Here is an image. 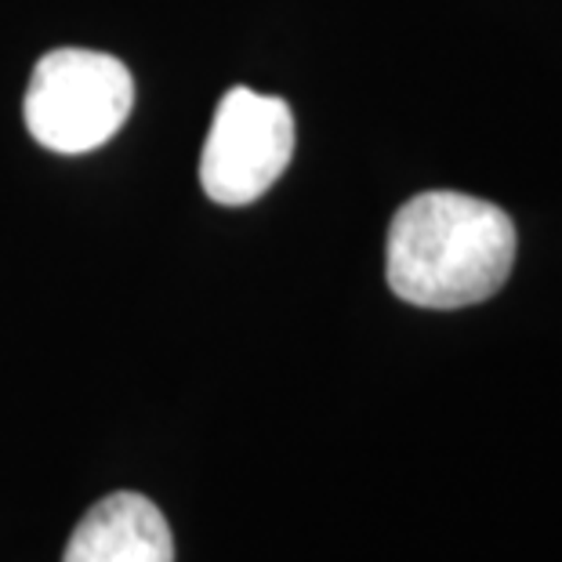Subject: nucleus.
<instances>
[{"mask_svg":"<svg viewBox=\"0 0 562 562\" xmlns=\"http://www.w3.org/2000/svg\"><path fill=\"white\" fill-rule=\"evenodd\" d=\"M516 266V225L469 193H422L389 225L385 277L417 308H464L494 297Z\"/></svg>","mask_w":562,"mask_h":562,"instance_id":"f257e3e1","label":"nucleus"},{"mask_svg":"<svg viewBox=\"0 0 562 562\" xmlns=\"http://www.w3.org/2000/svg\"><path fill=\"white\" fill-rule=\"evenodd\" d=\"M135 80L121 58L83 47H55L33 66L26 102L30 135L44 149L77 157L105 146L124 127Z\"/></svg>","mask_w":562,"mask_h":562,"instance_id":"f03ea898","label":"nucleus"},{"mask_svg":"<svg viewBox=\"0 0 562 562\" xmlns=\"http://www.w3.org/2000/svg\"><path fill=\"white\" fill-rule=\"evenodd\" d=\"M294 157V113L277 94L229 88L203 142L200 186L214 203L244 207L269 193Z\"/></svg>","mask_w":562,"mask_h":562,"instance_id":"7ed1b4c3","label":"nucleus"},{"mask_svg":"<svg viewBox=\"0 0 562 562\" xmlns=\"http://www.w3.org/2000/svg\"><path fill=\"white\" fill-rule=\"evenodd\" d=\"M63 562H175V537L149 497L121 490L77 522Z\"/></svg>","mask_w":562,"mask_h":562,"instance_id":"20e7f679","label":"nucleus"}]
</instances>
